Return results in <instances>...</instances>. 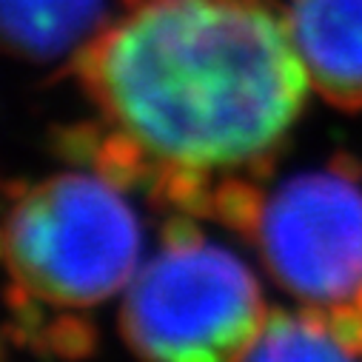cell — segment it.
<instances>
[{
    "mask_svg": "<svg viewBox=\"0 0 362 362\" xmlns=\"http://www.w3.org/2000/svg\"><path fill=\"white\" fill-rule=\"evenodd\" d=\"M4 254L29 294L54 305H95L132 283L140 228L100 177L60 174L9 211Z\"/></svg>",
    "mask_w": 362,
    "mask_h": 362,
    "instance_id": "cell-2",
    "label": "cell"
},
{
    "mask_svg": "<svg viewBox=\"0 0 362 362\" xmlns=\"http://www.w3.org/2000/svg\"><path fill=\"white\" fill-rule=\"evenodd\" d=\"M288 29L308 83L339 109H362V0H291Z\"/></svg>",
    "mask_w": 362,
    "mask_h": 362,
    "instance_id": "cell-5",
    "label": "cell"
},
{
    "mask_svg": "<svg viewBox=\"0 0 362 362\" xmlns=\"http://www.w3.org/2000/svg\"><path fill=\"white\" fill-rule=\"evenodd\" d=\"M265 320L245 262L220 245L177 243L134 271L120 328L143 356L211 362L248 356Z\"/></svg>",
    "mask_w": 362,
    "mask_h": 362,
    "instance_id": "cell-3",
    "label": "cell"
},
{
    "mask_svg": "<svg viewBox=\"0 0 362 362\" xmlns=\"http://www.w3.org/2000/svg\"><path fill=\"white\" fill-rule=\"evenodd\" d=\"M95 80L146 154L189 171L265 157L311 86L288 21L259 0H148L100 43Z\"/></svg>",
    "mask_w": 362,
    "mask_h": 362,
    "instance_id": "cell-1",
    "label": "cell"
},
{
    "mask_svg": "<svg viewBox=\"0 0 362 362\" xmlns=\"http://www.w3.org/2000/svg\"><path fill=\"white\" fill-rule=\"evenodd\" d=\"M297 356H354L331 308L305 305L300 311L271 314L248 351V359H297Z\"/></svg>",
    "mask_w": 362,
    "mask_h": 362,
    "instance_id": "cell-7",
    "label": "cell"
},
{
    "mask_svg": "<svg viewBox=\"0 0 362 362\" xmlns=\"http://www.w3.org/2000/svg\"><path fill=\"white\" fill-rule=\"evenodd\" d=\"M103 0H0V46L26 60H54L83 43Z\"/></svg>",
    "mask_w": 362,
    "mask_h": 362,
    "instance_id": "cell-6",
    "label": "cell"
},
{
    "mask_svg": "<svg viewBox=\"0 0 362 362\" xmlns=\"http://www.w3.org/2000/svg\"><path fill=\"white\" fill-rule=\"evenodd\" d=\"M331 314L337 317L345 339L351 342L354 356H362V294L342 308H331Z\"/></svg>",
    "mask_w": 362,
    "mask_h": 362,
    "instance_id": "cell-8",
    "label": "cell"
},
{
    "mask_svg": "<svg viewBox=\"0 0 362 362\" xmlns=\"http://www.w3.org/2000/svg\"><path fill=\"white\" fill-rule=\"evenodd\" d=\"M245 223L274 280L305 305L342 308L362 294V171L351 157L286 180Z\"/></svg>",
    "mask_w": 362,
    "mask_h": 362,
    "instance_id": "cell-4",
    "label": "cell"
}]
</instances>
